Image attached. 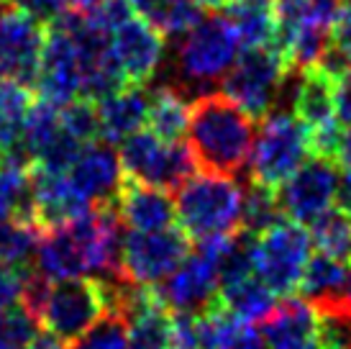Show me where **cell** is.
<instances>
[{"label":"cell","instance_id":"42","mask_svg":"<svg viewBox=\"0 0 351 349\" xmlns=\"http://www.w3.org/2000/svg\"><path fill=\"white\" fill-rule=\"evenodd\" d=\"M103 0H67L69 10H75V13H82V16H88L93 10L98 8Z\"/></svg>","mask_w":351,"mask_h":349},{"label":"cell","instance_id":"45","mask_svg":"<svg viewBox=\"0 0 351 349\" xmlns=\"http://www.w3.org/2000/svg\"><path fill=\"white\" fill-rule=\"evenodd\" d=\"M0 167H3V152H0Z\"/></svg>","mask_w":351,"mask_h":349},{"label":"cell","instance_id":"40","mask_svg":"<svg viewBox=\"0 0 351 349\" xmlns=\"http://www.w3.org/2000/svg\"><path fill=\"white\" fill-rule=\"evenodd\" d=\"M336 165H339V170H341V172L351 174V126H349V131H343V134H341V144H339Z\"/></svg>","mask_w":351,"mask_h":349},{"label":"cell","instance_id":"14","mask_svg":"<svg viewBox=\"0 0 351 349\" xmlns=\"http://www.w3.org/2000/svg\"><path fill=\"white\" fill-rule=\"evenodd\" d=\"M110 49L128 85H149L167 59V39L136 16L110 34Z\"/></svg>","mask_w":351,"mask_h":349},{"label":"cell","instance_id":"25","mask_svg":"<svg viewBox=\"0 0 351 349\" xmlns=\"http://www.w3.org/2000/svg\"><path fill=\"white\" fill-rule=\"evenodd\" d=\"M218 303L239 321H246V324L259 321L262 324L277 306V295L254 275V278H246L241 282L221 288Z\"/></svg>","mask_w":351,"mask_h":349},{"label":"cell","instance_id":"44","mask_svg":"<svg viewBox=\"0 0 351 349\" xmlns=\"http://www.w3.org/2000/svg\"><path fill=\"white\" fill-rule=\"evenodd\" d=\"M343 303L351 308V272H349V282H346V293H343Z\"/></svg>","mask_w":351,"mask_h":349},{"label":"cell","instance_id":"15","mask_svg":"<svg viewBox=\"0 0 351 349\" xmlns=\"http://www.w3.org/2000/svg\"><path fill=\"white\" fill-rule=\"evenodd\" d=\"M64 174H67L72 190L88 205L113 203L121 185L126 180L121 157L113 149V144H108L103 139L82 146V152Z\"/></svg>","mask_w":351,"mask_h":349},{"label":"cell","instance_id":"21","mask_svg":"<svg viewBox=\"0 0 351 349\" xmlns=\"http://www.w3.org/2000/svg\"><path fill=\"white\" fill-rule=\"evenodd\" d=\"M190 98L172 82L152 87L149 95V131L165 142H182L190 124Z\"/></svg>","mask_w":351,"mask_h":349},{"label":"cell","instance_id":"6","mask_svg":"<svg viewBox=\"0 0 351 349\" xmlns=\"http://www.w3.org/2000/svg\"><path fill=\"white\" fill-rule=\"evenodd\" d=\"M123 177L172 193L195 174V157L182 142H165L152 131H136L118 149Z\"/></svg>","mask_w":351,"mask_h":349},{"label":"cell","instance_id":"41","mask_svg":"<svg viewBox=\"0 0 351 349\" xmlns=\"http://www.w3.org/2000/svg\"><path fill=\"white\" fill-rule=\"evenodd\" d=\"M26 349H67V347H64V341H59L57 337H51L49 331H41L39 337L31 341Z\"/></svg>","mask_w":351,"mask_h":349},{"label":"cell","instance_id":"47","mask_svg":"<svg viewBox=\"0 0 351 349\" xmlns=\"http://www.w3.org/2000/svg\"><path fill=\"white\" fill-rule=\"evenodd\" d=\"M0 349H8V347H3V344H0Z\"/></svg>","mask_w":351,"mask_h":349},{"label":"cell","instance_id":"35","mask_svg":"<svg viewBox=\"0 0 351 349\" xmlns=\"http://www.w3.org/2000/svg\"><path fill=\"white\" fill-rule=\"evenodd\" d=\"M5 5L26 13L31 19L41 21L47 26H49L51 21H57L64 10H69L67 0H5Z\"/></svg>","mask_w":351,"mask_h":349},{"label":"cell","instance_id":"39","mask_svg":"<svg viewBox=\"0 0 351 349\" xmlns=\"http://www.w3.org/2000/svg\"><path fill=\"white\" fill-rule=\"evenodd\" d=\"M333 208L351 216V174L339 170V185H336V203Z\"/></svg>","mask_w":351,"mask_h":349},{"label":"cell","instance_id":"33","mask_svg":"<svg viewBox=\"0 0 351 349\" xmlns=\"http://www.w3.org/2000/svg\"><path fill=\"white\" fill-rule=\"evenodd\" d=\"M218 349H267V341H264L262 331H256L252 324L228 316Z\"/></svg>","mask_w":351,"mask_h":349},{"label":"cell","instance_id":"18","mask_svg":"<svg viewBox=\"0 0 351 349\" xmlns=\"http://www.w3.org/2000/svg\"><path fill=\"white\" fill-rule=\"evenodd\" d=\"M149 85H126L113 95L95 103L100 121V139L108 144H123L128 136L141 131L149 118Z\"/></svg>","mask_w":351,"mask_h":349},{"label":"cell","instance_id":"31","mask_svg":"<svg viewBox=\"0 0 351 349\" xmlns=\"http://www.w3.org/2000/svg\"><path fill=\"white\" fill-rule=\"evenodd\" d=\"M41 324L21 303L0 311V344L8 349H26L41 334Z\"/></svg>","mask_w":351,"mask_h":349},{"label":"cell","instance_id":"5","mask_svg":"<svg viewBox=\"0 0 351 349\" xmlns=\"http://www.w3.org/2000/svg\"><path fill=\"white\" fill-rule=\"evenodd\" d=\"M287 69L285 57L274 47L244 49L231 72L221 80V93L254 121H264L277 108Z\"/></svg>","mask_w":351,"mask_h":349},{"label":"cell","instance_id":"36","mask_svg":"<svg viewBox=\"0 0 351 349\" xmlns=\"http://www.w3.org/2000/svg\"><path fill=\"white\" fill-rule=\"evenodd\" d=\"M26 272L29 270H19V267H10L5 262H0V311L21 303V291H23Z\"/></svg>","mask_w":351,"mask_h":349},{"label":"cell","instance_id":"38","mask_svg":"<svg viewBox=\"0 0 351 349\" xmlns=\"http://www.w3.org/2000/svg\"><path fill=\"white\" fill-rule=\"evenodd\" d=\"M331 41L351 59V3H343L331 26Z\"/></svg>","mask_w":351,"mask_h":349},{"label":"cell","instance_id":"12","mask_svg":"<svg viewBox=\"0 0 351 349\" xmlns=\"http://www.w3.org/2000/svg\"><path fill=\"white\" fill-rule=\"evenodd\" d=\"M47 44V23L31 19L16 8L0 16V78L16 80L34 90L41 54Z\"/></svg>","mask_w":351,"mask_h":349},{"label":"cell","instance_id":"19","mask_svg":"<svg viewBox=\"0 0 351 349\" xmlns=\"http://www.w3.org/2000/svg\"><path fill=\"white\" fill-rule=\"evenodd\" d=\"M349 272L351 264L336 260L331 254H313L311 262L305 264L298 293H300L302 301H308L315 311L328 308L333 303L343 301Z\"/></svg>","mask_w":351,"mask_h":349},{"label":"cell","instance_id":"3","mask_svg":"<svg viewBox=\"0 0 351 349\" xmlns=\"http://www.w3.org/2000/svg\"><path fill=\"white\" fill-rule=\"evenodd\" d=\"M244 188L236 177L195 172L175 190V214L190 242H208L241 229Z\"/></svg>","mask_w":351,"mask_h":349},{"label":"cell","instance_id":"29","mask_svg":"<svg viewBox=\"0 0 351 349\" xmlns=\"http://www.w3.org/2000/svg\"><path fill=\"white\" fill-rule=\"evenodd\" d=\"M41 232L36 226L16 221H0V262L19 270H31V260L36 257Z\"/></svg>","mask_w":351,"mask_h":349},{"label":"cell","instance_id":"24","mask_svg":"<svg viewBox=\"0 0 351 349\" xmlns=\"http://www.w3.org/2000/svg\"><path fill=\"white\" fill-rule=\"evenodd\" d=\"M0 221L36 226V198H34L31 167H0Z\"/></svg>","mask_w":351,"mask_h":349},{"label":"cell","instance_id":"9","mask_svg":"<svg viewBox=\"0 0 351 349\" xmlns=\"http://www.w3.org/2000/svg\"><path fill=\"white\" fill-rule=\"evenodd\" d=\"M193 249V242L180 226L162 232H128L121 247L118 280L154 288L180 267Z\"/></svg>","mask_w":351,"mask_h":349},{"label":"cell","instance_id":"4","mask_svg":"<svg viewBox=\"0 0 351 349\" xmlns=\"http://www.w3.org/2000/svg\"><path fill=\"white\" fill-rule=\"evenodd\" d=\"M311 155L308 128L295 113H269L256 128L249 155V180L254 183L280 188L293 177Z\"/></svg>","mask_w":351,"mask_h":349},{"label":"cell","instance_id":"20","mask_svg":"<svg viewBox=\"0 0 351 349\" xmlns=\"http://www.w3.org/2000/svg\"><path fill=\"white\" fill-rule=\"evenodd\" d=\"M293 113L302 121V126L313 128L328 126L336 118V98H333V80L318 67L302 69L298 90H295Z\"/></svg>","mask_w":351,"mask_h":349},{"label":"cell","instance_id":"46","mask_svg":"<svg viewBox=\"0 0 351 349\" xmlns=\"http://www.w3.org/2000/svg\"><path fill=\"white\" fill-rule=\"evenodd\" d=\"M231 3H241V0H231Z\"/></svg>","mask_w":351,"mask_h":349},{"label":"cell","instance_id":"23","mask_svg":"<svg viewBox=\"0 0 351 349\" xmlns=\"http://www.w3.org/2000/svg\"><path fill=\"white\" fill-rule=\"evenodd\" d=\"M138 19L152 23L165 39L177 41L203 19V8L195 0H131Z\"/></svg>","mask_w":351,"mask_h":349},{"label":"cell","instance_id":"10","mask_svg":"<svg viewBox=\"0 0 351 349\" xmlns=\"http://www.w3.org/2000/svg\"><path fill=\"white\" fill-rule=\"evenodd\" d=\"M215 239L197 242L185 260L156 291L172 313H203L218 301L221 280L215 267Z\"/></svg>","mask_w":351,"mask_h":349},{"label":"cell","instance_id":"30","mask_svg":"<svg viewBox=\"0 0 351 349\" xmlns=\"http://www.w3.org/2000/svg\"><path fill=\"white\" fill-rule=\"evenodd\" d=\"M69 349H128V316L108 311Z\"/></svg>","mask_w":351,"mask_h":349},{"label":"cell","instance_id":"2","mask_svg":"<svg viewBox=\"0 0 351 349\" xmlns=\"http://www.w3.org/2000/svg\"><path fill=\"white\" fill-rule=\"evenodd\" d=\"M175 44L172 85L180 87L185 95L193 93V98L203 95L205 87L221 82L244 52L234 23L221 13L203 16Z\"/></svg>","mask_w":351,"mask_h":349},{"label":"cell","instance_id":"11","mask_svg":"<svg viewBox=\"0 0 351 349\" xmlns=\"http://www.w3.org/2000/svg\"><path fill=\"white\" fill-rule=\"evenodd\" d=\"M336 185H339V165L313 157L277 188V201L290 221L311 226L315 218H321L326 211L333 208Z\"/></svg>","mask_w":351,"mask_h":349},{"label":"cell","instance_id":"43","mask_svg":"<svg viewBox=\"0 0 351 349\" xmlns=\"http://www.w3.org/2000/svg\"><path fill=\"white\" fill-rule=\"evenodd\" d=\"M195 3L203 10H221V8L228 5V0H195Z\"/></svg>","mask_w":351,"mask_h":349},{"label":"cell","instance_id":"26","mask_svg":"<svg viewBox=\"0 0 351 349\" xmlns=\"http://www.w3.org/2000/svg\"><path fill=\"white\" fill-rule=\"evenodd\" d=\"M34 100H36V93L29 85L0 78V152L21 142L23 124Z\"/></svg>","mask_w":351,"mask_h":349},{"label":"cell","instance_id":"17","mask_svg":"<svg viewBox=\"0 0 351 349\" xmlns=\"http://www.w3.org/2000/svg\"><path fill=\"white\" fill-rule=\"evenodd\" d=\"M267 349H321L318 311L302 298H287L262 321Z\"/></svg>","mask_w":351,"mask_h":349},{"label":"cell","instance_id":"37","mask_svg":"<svg viewBox=\"0 0 351 349\" xmlns=\"http://www.w3.org/2000/svg\"><path fill=\"white\" fill-rule=\"evenodd\" d=\"M333 98H336V118L343 126H351V67L333 80Z\"/></svg>","mask_w":351,"mask_h":349},{"label":"cell","instance_id":"16","mask_svg":"<svg viewBox=\"0 0 351 349\" xmlns=\"http://www.w3.org/2000/svg\"><path fill=\"white\" fill-rule=\"evenodd\" d=\"M113 205L121 223L128 226V232H162L175 226L177 221L175 201L167 190L134 183L128 177L121 185Z\"/></svg>","mask_w":351,"mask_h":349},{"label":"cell","instance_id":"1","mask_svg":"<svg viewBox=\"0 0 351 349\" xmlns=\"http://www.w3.org/2000/svg\"><path fill=\"white\" fill-rule=\"evenodd\" d=\"M254 136V118L223 93H203L193 98L187 146L203 172L236 177L249 162Z\"/></svg>","mask_w":351,"mask_h":349},{"label":"cell","instance_id":"8","mask_svg":"<svg viewBox=\"0 0 351 349\" xmlns=\"http://www.w3.org/2000/svg\"><path fill=\"white\" fill-rule=\"evenodd\" d=\"M313 257V236L298 221L282 218L256 236V278L274 295H293L300 288L305 264Z\"/></svg>","mask_w":351,"mask_h":349},{"label":"cell","instance_id":"27","mask_svg":"<svg viewBox=\"0 0 351 349\" xmlns=\"http://www.w3.org/2000/svg\"><path fill=\"white\" fill-rule=\"evenodd\" d=\"M282 208L277 201V188L249 180L244 190V205H241V226L252 234H264L277 221H282Z\"/></svg>","mask_w":351,"mask_h":349},{"label":"cell","instance_id":"34","mask_svg":"<svg viewBox=\"0 0 351 349\" xmlns=\"http://www.w3.org/2000/svg\"><path fill=\"white\" fill-rule=\"evenodd\" d=\"M88 19L106 34H113L118 26L134 19V5L131 0H103L93 13H88Z\"/></svg>","mask_w":351,"mask_h":349},{"label":"cell","instance_id":"7","mask_svg":"<svg viewBox=\"0 0 351 349\" xmlns=\"http://www.w3.org/2000/svg\"><path fill=\"white\" fill-rule=\"evenodd\" d=\"M110 311L108 280L100 278H75L51 285L44 311L41 329H47L59 341H75Z\"/></svg>","mask_w":351,"mask_h":349},{"label":"cell","instance_id":"22","mask_svg":"<svg viewBox=\"0 0 351 349\" xmlns=\"http://www.w3.org/2000/svg\"><path fill=\"white\" fill-rule=\"evenodd\" d=\"M228 21L234 23L241 47H274L280 34V19L274 0H241L231 3L226 10Z\"/></svg>","mask_w":351,"mask_h":349},{"label":"cell","instance_id":"32","mask_svg":"<svg viewBox=\"0 0 351 349\" xmlns=\"http://www.w3.org/2000/svg\"><path fill=\"white\" fill-rule=\"evenodd\" d=\"M62 126L67 134H72L80 144H93L100 139V121H98V108L88 98H77L69 106L59 111Z\"/></svg>","mask_w":351,"mask_h":349},{"label":"cell","instance_id":"13","mask_svg":"<svg viewBox=\"0 0 351 349\" xmlns=\"http://www.w3.org/2000/svg\"><path fill=\"white\" fill-rule=\"evenodd\" d=\"M34 93L39 100L59 108V111L82 95L77 49L59 23L47 26V44H44V54H41L39 75L34 82Z\"/></svg>","mask_w":351,"mask_h":349},{"label":"cell","instance_id":"28","mask_svg":"<svg viewBox=\"0 0 351 349\" xmlns=\"http://www.w3.org/2000/svg\"><path fill=\"white\" fill-rule=\"evenodd\" d=\"M308 232L318 252L331 254L336 260L351 264V216H346L339 208H331L321 218H315L308 226Z\"/></svg>","mask_w":351,"mask_h":349}]
</instances>
